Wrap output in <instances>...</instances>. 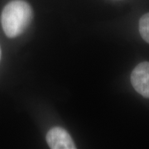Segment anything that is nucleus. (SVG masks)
Wrapping results in <instances>:
<instances>
[{"label":"nucleus","instance_id":"nucleus-1","mask_svg":"<svg viewBox=\"0 0 149 149\" xmlns=\"http://www.w3.org/2000/svg\"><path fill=\"white\" fill-rule=\"evenodd\" d=\"M33 17L32 7L23 0H13L4 7L1 14V24L6 36L18 37L30 25Z\"/></svg>","mask_w":149,"mask_h":149},{"label":"nucleus","instance_id":"nucleus-2","mask_svg":"<svg viewBox=\"0 0 149 149\" xmlns=\"http://www.w3.org/2000/svg\"><path fill=\"white\" fill-rule=\"evenodd\" d=\"M131 84L134 90L145 98H149V62L139 64L131 73Z\"/></svg>","mask_w":149,"mask_h":149},{"label":"nucleus","instance_id":"nucleus-3","mask_svg":"<svg viewBox=\"0 0 149 149\" xmlns=\"http://www.w3.org/2000/svg\"><path fill=\"white\" fill-rule=\"evenodd\" d=\"M47 143L52 149H75L72 138L66 130L61 127L50 129L47 134Z\"/></svg>","mask_w":149,"mask_h":149},{"label":"nucleus","instance_id":"nucleus-4","mask_svg":"<svg viewBox=\"0 0 149 149\" xmlns=\"http://www.w3.org/2000/svg\"><path fill=\"white\" fill-rule=\"evenodd\" d=\"M139 32L146 42L149 43V13L144 14L139 20Z\"/></svg>","mask_w":149,"mask_h":149},{"label":"nucleus","instance_id":"nucleus-5","mask_svg":"<svg viewBox=\"0 0 149 149\" xmlns=\"http://www.w3.org/2000/svg\"><path fill=\"white\" fill-rule=\"evenodd\" d=\"M1 55H2V51H1V47H0V60H1Z\"/></svg>","mask_w":149,"mask_h":149}]
</instances>
